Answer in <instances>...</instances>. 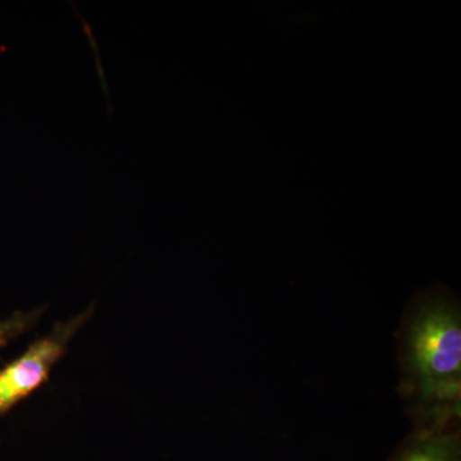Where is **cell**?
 <instances>
[{
	"label": "cell",
	"instance_id": "4",
	"mask_svg": "<svg viewBox=\"0 0 461 461\" xmlns=\"http://www.w3.org/2000/svg\"><path fill=\"white\" fill-rule=\"evenodd\" d=\"M47 306L33 309L32 312H17L7 320L0 321V348H5L12 339L20 338L23 333L29 332L39 323Z\"/></svg>",
	"mask_w": 461,
	"mask_h": 461
},
{
	"label": "cell",
	"instance_id": "3",
	"mask_svg": "<svg viewBox=\"0 0 461 461\" xmlns=\"http://www.w3.org/2000/svg\"><path fill=\"white\" fill-rule=\"evenodd\" d=\"M388 461H461L460 426L412 429Z\"/></svg>",
	"mask_w": 461,
	"mask_h": 461
},
{
	"label": "cell",
	"instance_id": "2",
	"mask_svg": "<svg viewBox=\"0 0 461 461\" xmlns=\"http://www.w3.org/2000/svg\"><path fill=\"white\" fill-rule=\"evenodd\" d=\"M94 305L83 313L57 321L48 335L33 341L25 353L0 369V415L7 414L42 384L68 351L76 333L91 320Z\"/></svg>",
	"mask_w": 461,
	"mask_h": 461
},
{
	"label": "cell",
	"instance_id": "1",
	"mask_svg": "<svg viewBox=\"0 0 461 461\" xmlns=\"http://www.w3.org/2000/svg\"><path fill=\"white\" fill-rule=\"evenodd\" d=\"M400 397L412 429L460 426L461 308L444 285L414 295L396 332Z\"/></svg>",
	"mask_w": 461,
	"mask_h": 461
}]
</instances>
